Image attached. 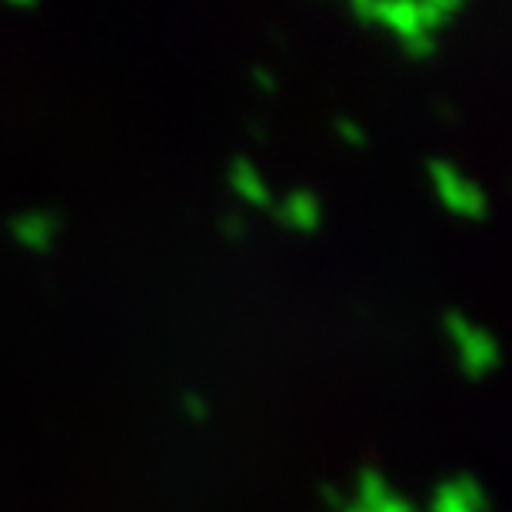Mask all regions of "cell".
Masks as SVG:
<instances>
[{
  "label": "cell",
  "instance_id": "6da1fadb",
  "mask_svg": "<svg viewBox=\"0 0 512 512\" xmlns=\"http://www.w3.org/2000/svg\"><path fill=\"white\" fill-rule=\"evenodd\" d=\"M463 0H356L350 17L366 30H380L403 50L406 60L426 64L436 57L439 34L463 17Z\"/></svg>",
  "mask_w": 512,
  "mask_h": 512
},
{
  "label": "cell",
  "instance_id": "7a4b0ae2",
  "mask_svg": "<svg viewBox=\"0 0 512 512\" xmlns=\"http://www.w3.org/2000/svg\"><path fill=\"white\" fill-rule=\"evenodd\" d=\"M443 336H446L449 353H453V360H456V370L463 373L469 383L489 380V376L499 370V363H503L499 336L463 310H449L443 316Z\"/></svg>",
  "mask_w": 512,
  "mask_h": 512
},
{
  "label": "cell",
  "instance_id": "3957f363",
  "mask_svg": "<svg viewBox=\"0 0 512 512\" xmlns=\"http://www.w3.org/2000/svg\"><path fill=\"white\" fill-rule=\"evenodd\" d=\"M426 180L433 190L436 203L443 207L449 217L463 220V223H483L489 220V193L473 173L459 167L449 157H433L426 163Z\"/></svg>",
  "mask_w": 512,
  "mask_h": 512
},
{
  "label": "cell",
  "instance_id": "277c9868",
  "mask_svg": "<svg viewBox=\"0 0 512 512\" xmlns=\"http://www.w3.org/2000/svg\"><path fill=\"white\" fill-rule=\"evenodd\" d=\"M336 512H419L406 496H399L383 469L363 466L353 476V489L346 493V506Z\"/></svg>",
  "mask_w": 512,
  "mask_h": 512
},
{
  "label": "cell",
  "instance_id": "5b68a950",
  "mask_svg": "<svg viewBox=\"0 0 512 512\" xmlns=\"http://www.w3.org/2000/svg\"><path fill=\"white\" fill-rule=\"evenodd\" d=\"M7 233L24 253H34V256L50 253L57 247V237H60V217L47 207H27L10 217Z\"/></svg>",
  "mask_w": 512,
  "mask_h": 512
},
{
  "label": "cell",
  "instance_id": "8992f818",
  "mask_svg": "<svg viewBox=\"0 0 512 512\" xmlns=\"http://www.w3.org/2000/svg\"><path fill=\"white\" fill-rule=\"evenodd\" d=\"M270 213L283 230L296 233V237H313V233L323 227V217H326L323 200L306 187H293V190H286L283 197H276Z\"/></svg>",
  "mask_w": 512,
  "mask_h": 512
},
{
  "label": "cell",
  "instance_id": "52a82bcc",
  "mask_svg": "<svg viewBox=\"0 0 512 512\" xmlns=\"http://www.w3.org/2000/svg\"><path fill=\"white\" fill-rule=\"evenodd\" d=\"M489 493L473 473L446 476L433 493H429L426 512H489Z\"/></svg>",
  "mask_w": 512,
  "mask_h": 512
},
{
  "label": "cell",
  "instance_id": "ba28073f",
  "mask_svg": "<svg viewBox=\"0 0 512 512\" xmlns=\"http://www.w3.org/2000/svg\"><path fill=\"white\" fill-rule=\"evenodd\" d=\"M227 187L237 197L240 207L247 210H270L273 207V187L266 180V173L247 157H233L227 167Z\"/></svg>",
  "mask_w": 512,
  "mask_h": 512
},
{
  "label": "cell",
  "instance_id": "9c48e42d",
  "mask_svg": "<svg viewBox=\"0 0 512 512\" xmlns=\"http://www.w3.org/2000/svg\"><path fill=\"white\" fill-rule=\"evenodd\" d=\"M333 133H336V140H340L343 147H353V150H363L366 143H370V133H366V127L356 117H346V114L333 120Z\"/></svg>",
  "mask_w": 512,
  "mask_h": 512
},
{
  "label": "cell",
  "instance_id": "30bf717a",
  "mask_svg": "<svg viewBox=\"0 0 512 512\" xmlns=\"http://www.w3.org/2000/svg\"><path fill=\"white\" fill-rule=\"evenodd\" d=\"M180 413L183 419H187L190 426H207L210 423V416H213V406H210V399L203 396V393H183L180 396Z\"/></svg>",
  "mask_w": 512,
  "mask_h": 512
},
{
  "label": "cell",
  "instance_id": "8fae6325",
  "mask_svg": "<svg viewBox=\"0 0 512 512\" xmlns=\"http://www.w3.org/2000/svg\"><path fill=\"white\" fill-rule=\"evenodd\" d=\"M217 227H220V237L227 243H243L250 237V220H247V213H240V210L223 213Z\"/></svg>",
  "mask_w": 512,
  "mask_h": 512
},
{
  "label": "cell",
  "instance_id": "7c38bea8",
  "mask_svg": "<svg viewBox=\"0 0 512 512\" xmlns=\"http://www.w3.org/2000/svg\"><path fill=\"white\" fill-rule=\"evenodd\" d=\"M250 84L256 94H276V87H280V80H276V70L266 67V64H256L250 70Z\"/></svg>",
  "mask_w": 512,
  "mask_h": 512
},
{
  "label": "cell",
  "instance_id": "4fadbf2b",
  "mask_svg": "<svg viewBox=\"0 0 512 512\" xmlns=\"http://www.w3.org/2000/svg\"><path fill=\"white\" fill-rule=\"evenodd\" d=\"M7 10H17V14H34L37 0H7Z\"/></svg>",
  "mask_w": 512,
  "mask_h": 512
},
{
  "label": "cell",
  "instance_id": "5bb4252c",
  "mask_svg": "<svg viewBox=\"0 0 512 512\" xmlns=\"http://www.w3.org/2000/svg\"><path fill=\"white\" fill-rule=\"evenodd\" d=\"M320 512H323V509H320Z\"/></svg>",
  "mask_w": 512,
  "mask_h": 512
}]
</instances>
